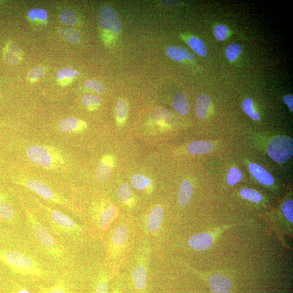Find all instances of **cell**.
Segmentation results:
<instances>
[{"label": "cell", "instance_id": "1", "mask_svg": "<svg viewBox=\"0 0 293 293\" xmlns=\"http://www.w3.org/2000/svg\"><path fill=\"white\" fill-rule=\"evenodd\" d=\"M0 261L23 277L43 278L57 275L61 269L47 261L27 237L15 248L0 250Z\"/></svg>", "mask_w": 293, "mask_h": 293}, {"label": "cell", "instance_id": "2", "mask_svg": "<svg viewBox=\"0 0 293 293\" xmlns=\"http://www.w3.org/2000/svg\"><path fill=\"white\" fill-rule=\"evenodd\" d=\"M27 238L47 261L59 269L74 266L72 250L65 247L41 223L38 218L24 206Z\"/></svg>", "mask_w": 293, "mask_h": 293}, {"label": "cell", "instance_id": "3", "mask_svg": "<svg viewBox=\"0 0 293 293\" xmlns=\"http://www.w3.org/2000/svg\"><path fill=\"white\" fill-rule=\"evenodd\" d=\"M42 212L41 221L59 242L69 249L73 250L85 241L88 229L80 225L69 216L59 210L42 204L37 201Z\"/></svg>", "mask_w": 293, "mask_h": 293}, {"label": "cell", "instance_id": "4", "mask_svg": "<svg viewBox=\"0 0 293 293\" xmlns=\"http://www.w3.org/2000/svg\"><path fill=\"white\" fill-rule=\"evenodd\" d=\"M135 234L134 224L120 222L112 224L104 236L106 267L113 273L119 271L126 263L134 245Z\"/></svg>", "mask_w": 293, "mask_h": 293}, {"label": "cell", "instance_id": "5", "mask_svg": "<svg viewBox=\"0 0 293 293\" xmlns=\"http://www.w3.org/2000/svg\"><path fill=\"white\" fill-rule=\"evenodd\" d=\"M26 155L32 163L47 169L59 168L65 164L59 151L49 146L33 145L27 149Z\"/></svg>", "mask_w": 293, "mask_h": 293}, {"label": "cell", "instance_id": "6", "mask_svg": "<svg viewBox=\"0 0 293 293\" xmlns=\"http://www.w3.org/2000/svg\"><path fill=\"white\" fill-rule=\"evenodd\" d=\"M267 152L271 158L278 163H284L293 154L292 139L284 135L273 139L267 146Z\"/></svg>", "mask_w": 293, "mask_h": 293}, {"label": "cell", "instance_id": "7", "mask_svg": "<svg viewBox=\"0 0 293 293\" xmlns=\"http://www.w3.org/2000/svg\"><path fill=\"white\" fill-rule=\"evenodd\" d=\"M147 253L141 249L136 254L135 261L132 266L131 278L135 289L140 292L145 290L147 280Z\"/></svg>", "mask_w": 293, "mask_h": 293}, {"label": "cell", "instance_id": "8", "mask_svg": "<svg viewBox=\"0 0 293 293\" xmlns=\"http://www.w3.org/2000/svg\"><path fill=\"white\" fill-rule=\"evenodd\" d=\"M23 185L26 186L30 190L35 192L37 195H39L43 199L53 202L55 204H57L63 206L68 209L73 210V207L70 204L69 201L65 199L57 193L55 192L53 189L45 184L34 180L28 181L23 183Z\"/></svg>", "mask_w": 293, "mask_h": 293}, {"label": "cell", "instance_id": "9", "mask_svg": "<svg viewBox=\"0 0 293 293\" xmlns=\"http://www.w3.org/2000/svg\"><path fill=\"white\" fill-rule=\"evenodd\" d=\"M99 25L104 30L119 35L122 31L121 22L116 12L113 8L104 6L98 12Z\"/></svg>", "mask_w": 293, "mask_h": 293}, {"label": "cell", "instance_id": "10", "mask_svg": "<svg viewBox=\"0 0 293 293\" xmlns=\"http://www.w3.org/2000/svg\"><path fill=\"white\" fill-rule=\"evenodd\" d=\"M164 212L160 206L153 208L150 211L146 221L145 226L147 232L152 235L159 233L162 228Z\"/></svg>", "mask_w": 293, "mask_h": 293}, {"label": "cell", "instance_id": "11", "mask_svg": "<svg viewBox=\"0 0 293 293\" xmlns=\"http://www.w3.org/2000/svg\"><path fill=\"white\" fill-rule=\"evenodd\" d=\"M86 127V123L73 117L64 118L59 122L56 128L63 133L81 131Z\"/></svg>", "mask_w": 293, "mask_h": 293}, {"label": "cell", "instance_id": "12", "mask_svg": "<svg viewBox=\"0 0 293 293\" xmlns=\"http://www.w3.org/2000/svg\"><path fill=\"white\" fill-rule=\"evenodd\" d=\"M213 243V235L208 233L193 235L188 242L190 247L197 251H203L210 247Z\"/></svg>", "mask_w": 293, "mask_h": 293}, {"label": "cell", "instance_id": "13", "mask_svg": "<svg viewBox=\"0 0 293 293\" xmlns=\"http://www.w3.org/2000/svg\"><path fill=\"white\" fill-rule=\"evenodd\" d=\"M209 284L214 293H229L231 288L230 280L221 274H215L209 280Z\"/></svg>", "mask_w": 293, "mask_h": 293}, {"label": "cell", "instance_id": "14", "mask_svg": "<svg viewBox=\"0 0 293 293\" xmlns=\"http://www.w3.org/2000/svg\"><path fill=\"white\" fill-rule=\"evenodd\" d=\"M17 214L13 207L8 202L5 196L0 195V220L7 223H15Z\"/></svg>", "mask_w": 293, "mask_h": 293}, {"label": "cell", "instance_id": "15", "mask_svg": "<svg viewBox=\"0 0 293 293\" xmlns=\"http://www.w3.org/2000/svg\"><path fill=\"white\" fill-rule=\"evenodd\" d=\"M249 168L253 177L259 183L266 186L273 185L274 182V179L266 170L255 164H250Z\"/></svg>", "mask_w": 293, "mask_h": 293}, {"label": "cell", "instance_id": "16", "mask_svg": "<svg viewBox=\"0 0 293 293\" xmlns=\"http://www.w3.org/2000/svg\"><path fill=\"white\" fill-rule=\"evenodd\" d=\"M22 51L17 44L11 42L7 45L4 53V59L9 65L14 66L20 62L22 59Z\"/></svg>", "mask_w": 293, "mask_h": 293}, {"label": "cell", "instance_id": "17", "mask_svg": "<svg viewBox=\"0 0 293 293\" xmlns=\"http://www.w3.org/2000/svg\"><path fill=\"white\" fill-rule=\"evenodd\" d=\"M211 106L210 98L205 94H201L197 98L195 105V112L200 119H204L209 112Z\"/></svg>", "mask_w": 293, "mask_h": 293}, {"label": "cell", "instance_id": "18", "mask_svg": "<svg viewBox=\"0 0 293 293\" xmlns=\"http://www.w3.org/2000/svg\"><path fill=\"white\" fill-rule=\"evenodd\" d=\"M214 144L209 141H194L188 145V152L193 155H200L211 152Z\"/></svg>", "mask_w": 293, "mask_h": 293}, {"label": "cell", "instance_id": "19", "mask_svg": "<svg viewBox=\"0 0 293 293\" xmlns=\"http://www.w3.org/2000/svg\"><path fill=\"white\" fill-rule=\"evenodd\" d=\"M193 194V188L191 183L187 181L182 182L179 190L178 201L181 207L186 206L190 201Z\"/></svg>", "mask_w": 293, "mask_h": 293}, {"label": "cell", "instance_id": "20", "mask_svg": "<svg viewBox=\"0 0 293 293\" xmlns=\"http://www.w3.org/2000/svg\"><path fill=\"white\" fill-rule=\"evenodd\" d=\"M112 172L111 165L109 160L104 158L96 169L95 176L98 182H105L111 176Z\"/></svg>", "mask_w": 293, "mask_h": 293}, {"label": "cell", "instance_id": "21", "mask_svg": "<svg viewBox=\"0 0 293 293\" xmlns=\"http://www.w3.org/2000/svg\"><path fill=\"white\" fill-rule=\"evenodd\" d=\"M172 106L182 115H187L190 110L186 97L183 93H179L173 97Z\"/></svg>", "mask_w": 293, "mask_h": 293}, {"label": "cell", "instance_id": "22", "mask_svg": "<svg viewBox=\"0 0 293 293\" xmlns=\"http://www.w3.org/2000/svg\"><path fill=\"white\" fill-rule=\"evenodd\" d=\"M119 201L125 204L129 205L133 200V193L130 187L127 183H122L116 192Z\"/></svg>", "mask_w": 293, "mask_h": 293}, {"label": "cell", "instance_id": "23", "mask_svg": "<svg viewBox=\"0 0 293 293\" xmlns=\"http://www.w3.org/2000/svg\"><path fill=\"white\" fill-rule=\"evenodd\" d=\"M166 54L170 58L176 61H181L187 59L189 53L183 47L171 46L167 49Z\"/></svg>", "mask_w": 293, "mask_h": 293}, {"label": "cell", "instance_id": "24", "mask_svg": "<svg viewBox=\"0 0 293 293\" xmlns=\"http://www.w3.org/2000/svg\"><path fill=\"white\" fill-rule=\"evenodd\" d=\"M103 270L99 272L95 290L94 293H108V275L107 272L103 268Z\"/></svg>", "mask_w": 293, "mask_h": 293}, {"label": "cell", "instance_id": "25", "mask_svg": "<svg viewBox=\"0 0 293 293\" xmlns=\"http://www.w3.org/2000/svg\"><path fill=\"white\" fill-rule=\"evenodd\" d=\"M188 44L198 55L201 56L206 55L207 49L204 41L196 37H192L188 40Z\"/></svg>", "mask_w": 293, "mask_h": 293}, {"label": "cell", "instance_id": "26", "mask_svg": "<svg viewBox=\"0 0 293 293\" xmlns=\"http://www.w3.org/2000/svg\"><path fill=\"white\" fill-rule=\"evenodd\" d=\"M77 72L70 68H65L60 69L56 74V77L59 83L61 84H67L76 75Z\"/></svg>", "mask_w": 293, "mask_h": 293}, {"label": "cell", "instance_id": "27", "mask_svg": "<svg viewBox=\"0 0 293 293\" xmlns=\"http://www.w3.org/2000/svg\"><path fill=\"white\" fill-rule=\"evenodd\" d=\"M131 185L137 190L142 191L150 185V179L141 174H136L131 178L130 181Z\"/></svg>", "mask_w": 293, "mask_h": 293}, {"label": "cell", "instance_id": "28", "mask_svg": "<svg viewBox=\"0 0 293 293\" xmlns=\"http://www.w3.org/2000/svg\"><path fill=\"white\" fill-rule=\"evenodd\" d=\"M242 107L245 113L251 118L254 121H258L259 120V113L256 111H255L253 101L252 99L249 98L245 99L243 102Z\"/></svg>", "mask_w": 293, "mask_h": 293}, {"label": "cell", "instance_id": "29", "mask_svg": "<svg viewBox=\"0 0 293 293\" xmlns=\"http://www.w3.org/2000/svg\"><path fill=\"white\" fill-rule=\"evenodd\" d=\"M240 196L243 199L249 200L254 202H258L262 200V197L259 192L253 189L243 188L240 192Z\"/></svg>", "mask_w": 293, "mask_h": 293}, {"label": "cell", "instance_id": "30", "mask_svg": "<svg viewBox=\"0 0 293 293\" xmlns=\"http://www.w3.org/2000/svg\"><path fill=\"white\" fill-rule=\"evenodd\" d=\"M60 34L64 39L72 43H77L80 38L78 32L69 28H63L60 30Z\"/></svg>", "mask_w": 293, "mask_h": 293}, {"label": "cell", "instance_id": "31", "mask_svg": "<svg viewBox=\"0 0 293 293\" xmlns=\"http://www.w3.org/2000/svg\"><path fill=\"white\" fill-rule=\"evenodd\" d=\"M61 19L66 25H74L77 22L76 14L70 9H64L61 13Z\"/></svg>", "mask_w": 293, "mask_h": 293}, {"label": "cell", "instance_id": "32", "mask_svg": "<svg viewBox=\"0 0 293 293\" xmlns=\"http://www.w3.org/2000/svg\"><path fill=\"white\" fill-rule=\"evenodd\" d=\"M242 52V47L236 44L229 45L225 50L226 58L231 61H235L237 59Z\"/></svg>", "mask_w": 293, "mask_h": 293}, {"label": "cell", "instance_id": "33", "mask_svg": "<svg viewBox=\"0 0 293 293\" xmlns=\"http://www.w3.org/2000/svg\"><path fill=\"white\" fill-rule=\"evenodd\" d=\"M81 101L84 106L90 109H93L94 107L98 106L101 103V99L93 94H84L82 97Z\"/></svg>", "mask_w": 293, "mask_h": 293}, {"label": "cell", "instance_id": "34", "mask_svg": "<svg viewBox=\"0 0 293 293\" xmlns=\"http://www.w3.org/2000/svg\"><path fill=\"white\" fill-rule=\"evenodd\" d=\"M242 173L237 168H232L229 170L227 176V182L230 185L234 186L242 180Z\"/></svg>", "mask_w": 293, "mask_h": 293}, {"label": "cell", "instance_id": "35", "mask_svg": "<svg viewBox=\"0 0 293 293\" xmlns=\"http://www.w3.org/2000/svg\"><path fill=\"white\" fill-rule=\"evenodd\" d=\"M116 115L118 119L124 120L126 119L128 112L127 102L122 100L118 101L116 105Z\"/></svg>", "mask_w": 293, "mask_h": 293}, {"label": "cell", "instance_id": "36", "mask_svg": "<svg viewBox=\"0 0 293 293\" xmlns=\"http://www.w3.org/2000/svg\"><path fill=\"white\" fill-rule=\"evenodd\" d=\"M85 86L90 90H92L98 93H102L105 91L103 84L97 80H88L85 83Z\"/></svg>", "mask_w": 293, "mask_h": 293}, {"label": "cell", "instance_id": "37", "mask_svg": "<svg viewBox=\"0 0 293 293\" xmlns=\"http://www.w3.org/2000/svg\"><path fill=\"white\" fill-rule=\"evenodd\" d=\"M282 212L286 218L293 223V200H288L284 202L282 206Z\"/></svg>", "mask_w": 293, "mask_h": 293}, {"label": "cell", "instance_id": "38", "mask_svg": "<svg viewBox=\"0 0 293 293\" xmlns=\"http://www.w3.org/2000/svg\"><path fill=\"white\" fill-rule=\"evenodd\" d=\"M41 293H69L65 288L62 281H59V283L54 287L50 288H44L41 290Z\"/></svg>", "mask_w": 293, "mask_h": 293}, {"label": "cell", "instance_id": "39", "mask_svg": "<svg viewBox=\"0 0 293 293\" xmlns=\"http://www.w3.org/2000/svg\"><path fill=\"white\" fill-rule=\"evenodd\" d=\"M214 32L216 38L219 41H223L228 36L229 30L225 26L220 25L215 27Z\"/></svg>", "mask_w": 293, "mask_h": 293}, {"label": "cell", "instance_id": "40", "mask_svg": "<svg viewBox=\"0 0 293 293\" xmlns=\"http://www.w3.org/2000/svg\"><path fill=\"white\" fill-rule=\"evenodd\" d=\"M47 12L42 9H34L28 13V16L32 20L39 19L45 20L47 17Z\"/></svg>", "mask_w": 293, "mask_h": 293}, {"label": "cell", "instance_id": "41", "mask_svg": "<svg viewBox=\"0 0 293 293\" xmlns=\"http://www.w3.org/2000/svg\"><path fill=\"white\" fill-rule=\"evenodd\" d=\"M45 73V70L43 68L37 67L30 71V72L28 73V78L34 82L43 77Z\"/></svg>", "mask_w": 293, "mask_h": 293}, {"label": "cell", "instance_id": "42", "mask_svg": "<svg viewBox=\"0 0 293 293\" xmlns=\"http://www.w3.org/2000/svg\"><path fill=\"white\" fill-rule=\"evenodd\" d=\"M167 110H164V109L159 108L153 112V118L155 120H159L167 117Z\"/></svg>", "mask_w": 293, "mask_h": 293}, {"label": "cell", "instance_id": "43", "mask_svg": "<svg viewBox=\"0 0 293 293\" xmlns=\"http://www.w3.org/2000/svg\"><path fill=\"white\" fill-rule=\"evenodd\" d=\"M283 101L289 107L291 112L293 111V94H288L283 97Z\"/></svg>", "mask_w": 293, "mask_h": 293}, {"label": "cell", "instance_id": "44", "mask_svg": "<svg viewBox=\"0 0 293 293\" xmlns=\"http://www.w3.org/2000/svg\"><path fill=\"white\" fill-rule=\"evenodd\" d=\"M17 293H31L29 291L25 289V288H22L20 289L17 292Z\"/></svg>", "mask_w": 293, "mask_h": 293}, {"label": "cell", "instance_id": "45", "mask_svg": "<svg viewBox=\"0 0 293 293\" xmlns=\"http://www.w3.org/2000/svg\"><path fill=\"white\" fill-rule=\"evenodd\" d=\"M194 59H195V56H194V55L192 54H188L187 56V59L189 60H193Z\"/></svg>", "mask_w": 293, "mask_h": 293}, {"label": "cell", "instance_id": "46", "mask_svg": "<svg viewBox=\"0 0 293 293\" xmlns=\"http://www.w3.org/2000/svg\"><path fill=\"white\" fill-rule=\"evenodd\" d=\"M117 293V292L116 290H114L113 291H112L111 293Z\"/></svg>", "mask_w": 293, "mask_h": 293}, {"label": "cell", "instance_id": "47", "mask_svg": "<svg viewBox=\"0 0 293 293\" xmlns=\"http://www.w3.org/2000/svg\"><path fill=\"white\" fill-rule=\"evenodd\" d=\"M0 2H1V1H0Z\"/></svg>", "mask_w": 293, "mask_h": 293}]
</instances>
